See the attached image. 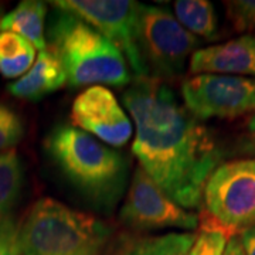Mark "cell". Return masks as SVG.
<instances>
[{
  "label": "cell",
  "mask_w": 255,
  "mask_h": 255,
  "mask_svg": "<svg viewBox=\"0 0 255 255\" xmlns=\"http://www.w3.org/2000/svg\"><path fill=\"white\" fill-rule=\"evenodd\" d=\"M110 236V227L91 214L41 199L20 226L18 255H102Z\"/></svg>",
  "instance_id": "cell-4"
},
{
  "label": "cell",
  "mask_w": 255,
  "mask_h": 255,
  "mask_svg": "<svg viewBox=\"0 0 255 255\" xmlns=\"http://www.w3.org/2000/svg\"><path fill=\"white\" fill-rule=\"evenodd\" d=\"M21 177V163L16 150L0 153V221L17 199Z\"/></svg>",
  "instance_id": "cell-17"
},
{
  "label": "cell",
  "mask_w": 255,
  "mask_h": 255,
  "mask_svg": "<svg viewBox=\"0 0 255 255\" xmlns=\"http://www.w3.org/2000/svg\"><path fill=\"white\" fill-rule=\"evenodd\" d=\"M240 243L246 255H255V226L247 228L241 233Z\"/></svg>",
  "instance_id": "cell-22"
},
{
  "label": "cell",
  "mask_w": 255,
  "mask_h": 255,
  "mask_svg": "<svg viewBox=\"0 0 255 255\" xmlns=\"http://www.w3.org/2000/svg\"><path fill=\"white\" fill-rule=\"evenodd\" d=\"M228 238L219 231H203L196 237L189 255H223Z\"/></svg>",
  "instance_id": "cell-20"
},
{
  "label": "cell",
  "mask_w": 255,
  "mask_h": 255,
  "mask_svg": "<svg viewBox=\"0 0 255 255\" xmlns=\"http://www.w3.org/2000/svg\"><path fill=\"white\" fill-rule=\"evenodd\" d=\"M191 74H250L255 75V37L243 36L220 46L194 51Z\"/></svg>",
  "instance_id": "cell-11"
},
{
  "label": "cell",
  "mask_w": 255,
  "mask_h": 255,
  "mask_svg": "<svg viewBox=\"0 0 255 255\" xmlns=\"http://www.w3.org/2000/svg\"><path fill=\"white\" fill-rule=\"evenodd\" d=\"M182 97L194 118H237L255 111V80L197 74L183 81Z\"/></svg>",
  "instance_id": "cell-8"
},
{
  "label": "cell",
  "mask_w": 255,
  "mask_h": 255,
  "mask_svg": "<svg viewBox=\"0 0 255 255\" xmlns=\"http://www.w3.org/2000/svg\"><path fill=\"white\" fill-rule=\"evenodd\" d=\"M176 20L191 34L214 40L217 38V14L206 0H179L174 3Z\"/></svg>",
  "instance_id": "cell-15"
},
{
  "label": "cell",
  "mask_w": 255,
  "mask_h": 255,
  "mask_svg": "<svg viewBox=\"0 0 255 255\" xmlns=\"http://www.w3.org/2000/svg\"><path fill=\"white\" fill-rule=\"evenodd\" d=\"M203 199V231H219L230 240L255 226V159L220 164L204 186Z\"/></svg>",
  "instance_id": "cell-5"
},
{
  "label": "cell",
  "mask_w": 255,
  "mask_h": 255,
  "mask_svg": "<svg viewBox=\"0 0 255 255\" xmlns=\"http://www.w3.org/2000/svg\"><path fill=\"white\" fill-rule=\"evenodd\" d=\"M228 21L236 33H251L255 30V0L224 1Z\"/></svg>",
  "instance_id": "cell-19"
},
{
  "label": "cell",
  "mask_w": 255,
  "mask_h": 255,
  "mask_svg": "<svg viewBox=\"0 0 255 255\" xmlns=\"http://www.w3.org/2000/svg\"><path fill=\"white\" fill-rule=\"evenodd\" d=\"M124 94L135 122L133 153L140 167L183 209H194L221 160L209 129L159 78L136 77Z\"/></svg>",
  "instance_id": "cell-1"
},
{
  "label": "cell",
  "mask_w": 255,
  "mask_h": 255,
  "mask_svg": "<svg viewBox=\"0 0 255 255\" xmlns=\"http://www.w3.org/2000/svg\"><path fill=\"white\" fill-rule=\"evenodd\" d=\"M47 37V50L60 60L71 88L100 84L124 87L132 81L118 47L71 13L58 10L50 21Z\"/></svg>",
  "instance_id": "cell-2"
},
{
  "label": "cell",
  "mask_w": 255,
  "mask_h": 255,
  "mask_svg": "<svg viewBox=\"0 0 255 255\" xmlns=\"http://www.w3.org/2000/svg\"><path fill=\"white\" fill-rule=\"evenodd\" d=\"M51 4L98 30L127 57L136 77H149L137 47L139 3L130 0H60Z\"/></svg>",
  "instance_id": "cell-7"
},
{
  "label": "cell",
  "mask_w": 255,
  "mask_h": 255,
  "mask_svg": "<svg viewBox=\"0 0 255 255\" xmlns=\"http://www.w3.org/2000/svg\"><path fill=\"white\" fill-rule=\"evenodd\" d=\"M20 226L10 217L0 221V255H18Z\"/></svg>",
  "instance_id": "cell-21"
},
{
  "label": "cell",
  "mask_w": 255,
  "mask_h": 255,
  "mask_svg": "<svg viewBox=\"0 0 255 255\" xmlns=\"http://www.w3.org/2000/svg\"><path fill=\"white\" fill-rule=\"evenodd\" d=\"M46 150L63 174L101 206H114L127 180V164L114 149L81 129L54 128L46 139Z\"/></svg>",
  "instance_id": "cell-3"
},
{
  "label": "cell",
  "mask_w": 255,
  "mask_h": 255,
  "mask_svg": "<svg viewBox=\"0 0 255 255\" xmlns=\"http://www.w3.org/2000/svg\"><path fill=\"white\" fill-rule=\"evenodd\" d=\"M223 255H246L243 247H241V243H240V238H230L227 241V246H226V250H224V254Z\"/></svg>",
  "instance_id": "cell-23"
},
{
  "label": "cell",
  "mask_w": 255,
  "mask_h": 255,
  "mask_svg": "<svg viewBox=\"0 0 255 255\" xmlns=\"http://www.w3.org/2000/svg\"><path fill=\"white\" fill-rule=\"evenodd\" d=\"M71 119L84 132L115 147L127 145L133 132L115 95L102 85L90 87L75 98Z\"/></svg>",
  "instance_id": "cell-10"
},
{
  "label": "cell",
  "mask_w": 255,
  "mask_h": 255,
  "mask_svg": "<svg viewBox=\"0 0 255 255\" xmlns=\"http://www.w3.org/2000/svg\"><path fill=\"white\" fill-rule=\"evenodd\" d=\"M24 135L23 122L14 111L0 104V152L11 150Z\"/></svg>",
  "instance_id": "cell-18"
},
{
  "label": "cell",
  "mask_w": 255,
  "mask_h": 255,
  "mask_svg": "<svg viewBox=\"0 0 255 255\" xmlns=\"http://www.w3.org/2000/svg\"><path fill=\"white\" fill-rule=\"evenodd\" d=\"M65 82L67 75L60 60L46 48L38 53L27 73L10 84L9 92L20 100L38 101L60 90Z\"/></svg>",
  "instance_id": "cell-12"
},
{
  "label": "cell",
  "mask_w": 255,
  "mask_h": 255,
  "mask_svg": "<svg viewBox=\"0 0 255 255\" xmlns=\"http://www.w3.org/2000/svg\"><path fill=\"white\" fill-rule=\"evenodd\" d=\"M3 17V14H1V7H0V18Z\"/></svg>",
  "instance_id": "cell-25"
},
{
  "label": "cell",
  "mask_w": 255,
  "mask_h": 255,
  "mask_svg": "<svg viewBox=\"0 0 255 255\" xmlns=\"http://www.w3.org/2000/svg\"><path fill=\"white\" fill-rule=\"evenodd\" d=\"M121 255H124V254H121Z\"/></svg>",
  "instance_id": "cell-26"
},
{
  "label": "cell",
  "mask_w": 255,
  "mask_h": 255,
  "mask_svg": "<svg viewBox=\"0 0 255 255\" xmlns=\"http://www.w3.org/2000/svg\"><path fill=\"white\" fill-rule=\"evenodd\" d=\"M199 46V38L176 20L167 9L139 6L137 47L149 77L170 80L180 75L186 60Z\"/></svg>",
  "instance_id": "cell-6"
},
{
  "label": "cell",
  "mask_w": 255,
  "mask_h": 255,
  "mask_svg": "<svg viewBox=\"0 0 255 255\" xmlns=\"http://www.w3.org/2000/svg\"><path fill=\"white\" fill-rule=\"evenodd\" d=\"M248 129H250V133L253 135V137H254L255 140V115L250 119V122H248Z\"/></svg>",
  "instance_id": "cell-24"
},
{
  "label": "cell",
  "mask_w": 255,
  "mask_h": 255,
  "mask_svg": "<svg viewBox=\"0 0 255 255\" xmlns=\"http://www.w3.org/2000/svg\"><path fill=\"white\" fill-rule=\"evenodd\" d=\"M36 58V47L16 33H0V74L6 78L23 77Z\"/></svg>",
  "instance_id": "cell-14"
},
{
  "label": "cell",
  "mask_w": 255,
  "mask_h": 255,
  "mask_svg": "<svg viewBox=\"0 0 255 255\" xmlns=\"http://www.w3.org/2000/svg\"><path fill=\"white\" fill-rule=\"evenodd\" d=\"M46 3L24 0L0 18V31H11L30 41L40 51L46 50Z\"/></svg>",
  "instance_id": "cell-13"
},
{
  "label": "cell",
  "mask_w": 255,
  "mask_h": 255,
  "mask_svg": "<svg viewBox=\"0 0 255 255\" xmlns=\"http://www.w3.org/2000/svg\"><path fill=\"white\" fill-rule=\"evenodd\" d=\"M121 220L135 230H193L199 226V217L172 200L140 166L132 177Z\"/></svg>",
  "instance_id": "cell-9"
},
{
  "label": "cell",
  "mask_w": 255,
  "mask_h": 255,
  "mask_svg": "<svg viewBox=\"0 0 255 255\" xmlns=\"http://www.w3.org/2000/svg\"><path fill=\"white\" fill-rule=\"evenodd\" d=\"M196 241L190 233L166 234L160 237L146 238L124 251V255H189Z\"/></svg>",
  "instance_id": "cell-16"
}]
</instances>
